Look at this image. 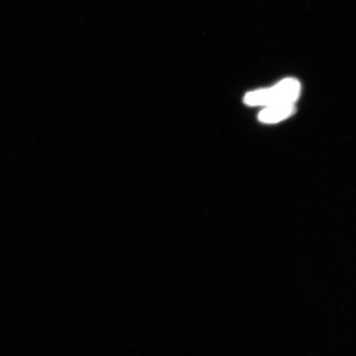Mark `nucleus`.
Returning a JSON list of instances; mask_svg holds the SVG:
<instances>
[{
  "label": "nucleus",
  "instance_id": "f03ea898",
  "mask_svg": "<svg viewBox=\"0 0 356 356\" xmlns=\"http://www.w3.org/2000/svg\"><path fill=\"white\" fill-rule=\"evenodd\" d=\"M295 111L296 106L293 104L267 106L261 111L258 119L264 123H277L291 117Z\"/></svg>",
  "mask_w": 356,
  "mask_h": 356
},
{
  "label": "nucleus",
  "instance_id": "f257e3e1",
  "mask_svg": "<svg viewBox=\"0 0 356 356\" xmlns=\"http://www.w3.org/2000/svg\"><path fill=\"white\" fill-rule=\"evenodd\" d=\"M300 83L296 79H283L273 88L247 93L245 104L249 106H271L293 104L300 95Z\"/></svg>",
  "mask_w": 356,
  "mask_h": 356
}]
</instances>
